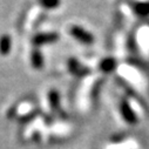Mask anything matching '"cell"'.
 <instances>
[{"label":"cell","instance_id":"obj_4","mask_svg":"<svg viewBox=\"0 0 149 149\" xmlns=\"http://www.w3.org/2000/svg\"><path fill=\"white\" fill-rule=\"evenodd\" d=\"M29 61H31V66L36 69V70H40L44 68L45 66V59L44 55L41 53V51L39 48H33V51L31 52V56H29Z\"/></svg>","mask_w":149,"mask_h":149},{"label":"cell","instance_id":"obj_7","mask_svg":"<svg viewBox=\"0 0 149 149\" xmlns=\"http://www.w3.org/2000/svg\"><path fill=\"white\" fill-rule=\"evenodd\" d=\"M116 66H118V61L114 58H104L99 63V68L103 73H111L113 70H115Z\"/></svg>","mask_w":149,"mask_h":149},{"label":"cell","instance_id":"obj_10","mask_svg":"<svg viewBox=\"0 0 149 149\" xmlns=\"http://www.w3.org/2000/svg\"><path fill=\"white\" fill-rule=\"evenodd\" d=\"M36 1L45 10H55L61 5V0H36Z\"/></svg>","mask_w":149,"mask_h":149},{"label":"cell","instance_id":"obj_2","mask_svg":"<svg viewBox=\"0 0 149 149\" xmlns=\"http://www.w3.org/2000/svg\"><path fill=\"white\" fill-rule=\"evenodd\" d=\"M59 39H60V35L56 32H44V33H38L36 35H34L32 39V42L38 48L44 45L55 44L56 41H59Z\"/></svg>","mask_w":149,"mask_h":149},{"label":"cell","instance_id":"obj_3","mask_svg":"<svg viewBox=\"0 0 149 149\" xmlns=\"http://www.w3.org/2000/svg\"><path fill=\"white\" fill-rule=\"evenodd\" d=\"M120 113H121V116L123 118V120L126 122H128L129 125H135L137 122V116L127 99H123L120 102Z\"/></svg>","mask_w":149,"mask_h":149},{"label":"cell","instance_id":"obj_9","mask_svg":"<svg viewBox=\"0 0 149 149\" xmlns=\"http://www.w3.org/2000/svg\"><path fill=\"white\" fill-rule=\"evenodd\" d=\"M48 101L51 104V108L53 110H58L60 107V95L55 89H52L48 93Z\"/></svg>","mask_w":149,"mask_h":149},{"label":"cell","instance_id":"obj_8","mask_svg":"<svg viewBox=\"0 0 149 149\" xmlns=\"http://www.w3.org/2000/svg\"><path fill=\"white\" fill-rule=\"evenodd\" d=\"M68 68L70 70V73L75 74V75H82L87 72V69L75 59H69L68 60Z\"/></svg>","mask_w":149,"mask_h":149},{"label":"cell","instance_id":"obj_6","mask_svg":"<svg viewBox=\"0 0 149 149\" xmlns=\"http://www.w3.org/2000/svg\"><path fill=\"white\" fill-rule=\"evenodd\" d=\"M12 51V38L10 34H3L0 36V55H8Z\"/></svg>","mask_w":149,"mask_h":149},{"label":"cell","instance_id":"obj_5","mask_svg":"<svg viewBox=\"0 0 149 149\" xmlns=\"http://www.w3.org/2000/svg\"><path fill=\"white\" fill-rule=\"evenodd\" d=\"M132 8L136 15L146 18L149 15V0L148 1H134L132 4Z\"/></svg>","mask_w":149,"mask_h":149},{"label":"cell","instance_id":"obj_1","mask_svg":"<svg viewBox=\"0 0 149 149\" xmlns=\"http://www.w3.org/2000/svg\"><path fill=\"white\" fill-rule=\"evenodd\" d=\"M68 33L70 34V36H73L74 39H75L78 42L82 44V45H92L94 44L95 41V38L92 32L87 31L85 27L82 26H79V25H73L69 27L68 29Z\"/></svg>","mask_w":149,"mask_h":149}]
</instances>
